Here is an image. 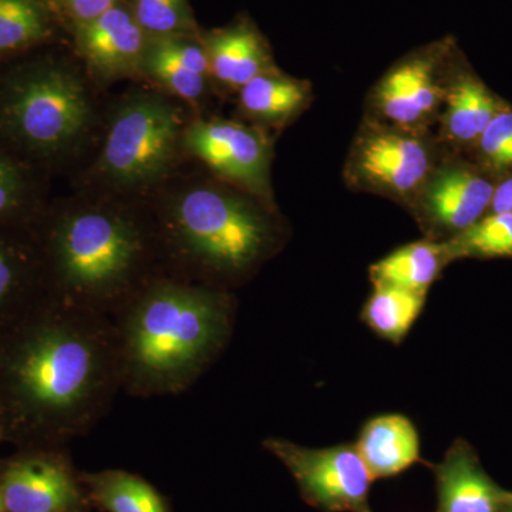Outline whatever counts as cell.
<instances>
[{"label":"cell","mask_w":512,"mask_h":512,"mask_svg":"<svg viewBox=\"0 0 512 512\" xmlns=\"http://www.w3.org/2000/svg\"><path fill=\"white\" fill-rule=\"evenodd\" d=\"M227 306L215 293L163 286L141 302L130 329L137 372L171 384L191 375L221 342Z\"/></svg>","instance_id":"cell-1"},{"label":"cell","mask_w":512,"mask_h":512,"mask_svg":"<svg viewBox=\"0 0 512 512\" xmlns=\"http://www.w3.org/2000/svg\"><path fill=\"white\" fill-rule=\"evenodd\" d=\"M173 225L195 258L224 272L247 269L271 239L268 221L255 205L215 187L191 188L178 197Z\"/></svg>","instance_id":"cell-2"},{"label":"cell","mask_w":512,"mask_h":512,"mask_svg":"<svg viewBox=\"0 0 512 512\" xmlns=\"http://www.w3.org/2000/svg\"><path fill=\"white\" fill-rule=\"evenodd\" d=\"M2 117L20 143L39 153L53 154L83 133L89 123V97L72 70L43 64L12 84Z\"/></svg>","instance_id":"cell-3"},{"label":"cell","mask_w":512,"mask_h":512,"mask_svg":"<svg viewBox=\"0 0 512 512\" xmlns=\"http://www.w3.org/2000/svg\"><path fill=\"white\" fill-rule=\"evenodd\" d=\"M439 163L429 131L367 119L350 148L345 180L410 208Z\"/></svg>","instance_id":"cell-4"},{"label":"cell","mask_w":512,"mask_h":512,"mask_svg":"<svg viewBox=\"0 0 512 512\" xmlns=\"http://www.w3.org/2000/svg\"><path fill=\"white\" fill-rule=\"evenodd\" d=\"M181 120L167 100L144 94L128 100L114 117L104 144V173L124 187H144L170 167Z\"/></svg>","instance_id":"cell-5"},{"label":"cell","mask_w":512,"mask_h":512,"mask_svg":"<svg viewBox=\"0 0 512 512\" xmlns=\"http://www.w3.org/2000/svg\"><path fill=\"white\" fill-rule=\"evenodd\" d=\"M456 52V40L446 36L397 60L370 93V119L429 131L439 121Z\"/></svg>","instance_id":"cell-6"},{"label":"cell","mask_w":512,"mask_h":512,"mask_svg":"<svg viewBox=\"0 0 512 512\" xmlns=\"http://www.w3.org/2000/svg\"><path fill=\"white\" fill-rule=\"evenodd\" d=\"M97 353L79 333L50 329L39 333L15 363L20 393L33 406L66 412L79 406L92 390Z\"/></svg>","instance_id":"cell-7"},{"label":"cell","mask_w":512,"mask_h":512,"mask_svg":"<svg viewBox=\"0 0 512 512\" xmlns=\"http://www.w3.org/2000/svg\"><path fill=\"white\" fill-rule=\"evenodd\" d=\"M138 251L140 239L133 227L104 212L74 214L57 234V254L64 276L86 291H101L124 279Z\"/></svg>","instance_id":"cell-8"},{"label":"cell","mask_w":512,"mask_h":512,"mask_svg":"<svg viewBox=\"0 0 512 512\" xmlns=\"http://www.w3.org/2000/svg\"><path fill=\"white\" fill-rule=\"evenodd\" d=\"M265 447L291 471L306 504L322 512H373L369 495L375 478L355 444L308 448L271 439Z\"/></svg>","instance_id":"cell-9"},{"label":"cell","mask_w":512,"mask_h":512,"mask_svg":"<svg viewBox=\"0 0 512 512\" xmlns=\"http://www.w3.org/2000/svg\"><path fill=\"white\" fill-rule=\"evenodd\" d=\"M494 187L473 165L440 160L409 210L427 239L448 241L490 212Z\"/></svg>","instance_id":"cell-10"},{"label":"cell","mask_w":512,"mask_h":512,"mask_svg":"<svg viewBox=\"0 0 512 512\" xmlns=\"http://www.w3.org/2000/svg\"><path fill=\"white\" fill-rule=\"evenodd\" d=\"M184 143L215 173L258 197L271 195V144L256 128L228 120L197 121L185 131Z\"/></svg>","instance_id":"cell-11"},{"label":"cell","mask_w":512,"mask_h":512,"mask_svg":"<svg viewBox=\"0 0 512 512\" xmlns=\"http://www.w3.org/2000/svg\"><path fill=\"white\" fill-rule=\"evenodd\" d=\"M73 30L77 52L100 76H124L140 70L150 43V36L124 0Z\"/></svg>","instance_id":"cell-12"},{"label":"cell","mask_w":512,"mask_h":512,"mask_svg":"<svg viewBox=\"0 0 512 512\" xmlns=\"http://www.w3.org/2000/svg\"><path fill=\"white\" fill-rule=\"evenodd\" d=\"M437 488L436 512H500L510 491L488 476L474 448L457 440L431 466Z\"/></svg>","instance_id":"cell-13"},{"label":"cell","mask_w":512,"mask_h":512,"mask_svg":"<svg viewBox=\"0 0 512 512\" xmlns=\"http://www.w3.org/2000/svg\"><path fill=\"white\" fill-rule=\"evenodd\" d=\"M201 37L212 76L232 89L239 90L259 74L276 70L268 42L249 18H238Z\"/></svg>","instance_id":"cell-14"},{"label":"cell","mask_w":512,"mask_h":512,"mask_svg":"<svg viewBox=\"0 0 512 512\" xmlns=\"http://www.w3.org/2000/svg\"><path fill=\"white\" fill-rule=\"evenodd\" d=\"M0 494L8 512H66L79 498L69 473L42 458L12 464L3 476Z\"/></svg>","instance_id":"cell-15"},{"label":"cell","mask_w":512,"mask_h":512,"mask_svg":"<svg viewBox=\"0 0 512 512\" xmlns=\"http://www.w3.org/2000/svg\"><path fill=\"white\" fill-rule=\"evenodd\" d=\"M451 63L446 94L440 111L441 137L456 146L476 144L495 114L504 106L480 79L458 63Z\"/></svg>","instance_id":"cell-16"},{"label":"cell","mask_w":512,"mask_h":512,"mask_svg":"<svg viewBox=\"0 0 512 512\" xmlns=\"http://www.w3.org/2000/svg\"><path fill=\"white\" fill-rule=\"evenodd\" d=\"M141 72L185 100H198L207 90L210 59L202 37L150 39Z\"/></svg>","instance_id":"cell-17"},{"label":"cell","mask_w":512,"mask_h":512,"mask_svg":"<svg viewBox=\"0 0 512 512\" xmlns=\"http://www.w3.org/2000/svg\"><path fill=\"white\" fill-rule=\"evenodd\" d=\"M375 480L399 476L420 463V436L402 414H383L367 421L355 444Z\"/></svg>","instance_id":"cell-18"},{"label":"cell","mask_w":512,"mask_h":512,"mask_svg":"<svg viewBox=\"0 0 512 512\" xmlns=\"http://www.w3.org/2000/svg\"><path fill=\"white\" fill-rule=\"evenodd\" d=\"M311 84L278 72L254 77L239 89V101L247 116L261 123L285 124L309 106Z\"/></svg>","instance_id":"cell-19"},{"label":"cell","mask_w":512,"mask_h":512,"mask_svg":"<svg viewBox=\"0 0 512 512\" xmlns=\"http://www.w3.org/2000/svg\"><path fill=\"white\" fill-rule=\"evenodd\" d=\"M448 265L443 242L421 239L394 249L370 266L373 285L394 286L417 293L429 292Z\"/></svg>","instance_id":"cell-20"},{"label":"cell","mask_w":512,"mask_h":512,"mask_svg":"<svg viewBox=\"0 0 512 512\" xmlns=\"http://www.w3.org/2000/svg\"><path fill=\"white\" fill-rule=\"evenodd\" d=\"M426 293L387 285H373L362 320L380 338L399 345L409 335L426 305Z\"/></svg>","instance_id":"cell-21"},{"label":"cell","mask_w":512,"mask_h":512,"mask_svg":"<svg viewBox=\"0 0 512 512\" xmlns=\"http://www.w3.org/2000/svg\"><path fill=\"white\" fill-rule=\"evenodd\" d=\"M55 20L46 0H0V55L46 42L55 35Z\"/></svg>","instance_id":"cell-22"},{"label":"cell","mask_w":512,"mask_h":512,"mask_svg":"<svg viewBox=\"0 0 512 512\" xmlns=\"http://www.w3.org/2000/svg\"><path fill=\"white\" fill-rule=\"evenodd\" d=\"M448 264L461 259L512 258V212L487 214L443 242Z\"/></svg>","instance_id":"cell-23"},{"label":"cell","mask_w":512,"mask_h":512,"mask_svg":"<svg viewBox=\"0 0 512 512\" xmlns=\"http://www.w3.org/2000/svg\"><path fill=\"white\" fill-rule=\"evenodd\" d=\"M97 501L110 512H165L163 501L146 481L124 471L92 477Z\"/></svg>","instance_id":"cell-24"},{"label":"cell","mask_w":512,"mask_h":512,"mask_svg":"<svg viewBox=\"0 0 512 512\" xmlns=\"http://www.w3.org/2000/svg\"><path fill=\"white\" fill-rule=\"evenodd\" d=\"M131 12L150 36H200L188 0H131Z\"/></svg>","instance_id":"cell-25"},{"label":"cell","mask_w":512,"mask_h":512,"mask_svg":"<svg viewBox=\"0 0 512 512\" xmlns=\"http://www.w3.org/2000/svg\"><path fill=\"white\" fill-rule=\"evenodd\" d=\"M478 156L495 173L512 171V109L501 107L478 138Z\"/></svg>","instance_id":"cell-26"},{"label":"cell","mask_w":512,"mask_h":512,"mask_svg":"<svg viewBox=\"0 0 512 512\" xmlns=\"http://www.w3.org/2000/svg\"><path fill=\"white\" fill-rule=\"evenodd\" d=\"M56 16L77 26L90 22L123 0H46Z\"/></svg>","instance_id":"cell-27"},{"label":"cell","mask_w":512,"mask_h":512,"mask_svg":"<svg viewBox=\"0 0 512 512\" xmlns=\"http://www.w3.org/2000/svg\"><path fill=\"white\" fill-rule=\"evenodd\" d=\"M20 178L18 171L8 161L0 158V215L12 210L20 197Z\"/></svg>","instance_id":"cell-28"},{"label":"cell","mask_w":512,"mask_h":512,"mask_svg":"<svg viewBox=\"0 0 512 512\" xmlns=\"http://www.w3.org/2000/svg\"><path fill=\"white\" fill-rule=\"evenodd\" d=\"M498 212H512V174L494 187L488 214H498Z\"/></svg>","instance_id":"cell-29"},{"label":"cell","mask_w":512,"mask_h":512,"mask_svg":"<svg viewBox=\"0 0 512 512\" xmlns=\"http://www.w3.org/2000/svg\"><path fill=\"white\" fill-rule=\"evenodd\" d=\"M13 276H15V271H13L12 262L8 255L0 249V301L12 288Z\"/></svg>","instance_id":"cell-30"},{"label":"cell","mask_w":512,"mask_h":512,"mask_svg":"<svg viewBox=\"0 0 512 512\" xmlns=\"http://www.w3.org/2000/svg\"><path fill=\"white\" fill-rule=\"evenodd\" d=\"M500 512H512V491H510V494H508V498L505 500V503L503 507H501Z\"/></svg>","instance_id":"cell-31"},{"label":"cell","mask_w":512,"mask_h":512,"mask_svg":"<svg viewBox=\"0 0 512 512\" xmlns=\"http://www.w3.org/2000/svg\"><path fill=\"white\" fill-rule=\"evenodd\" d=\"M5 511V505H3L2 494H0V512Z\"/></svg>","instance_id":"cell-32"}]
</instances>
